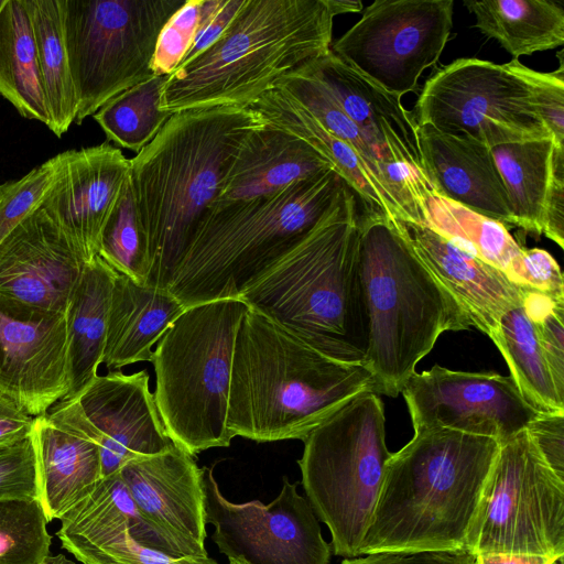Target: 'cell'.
<instances>
[{
	"mask_svg": "<svg viewBox=\"0 0 564 564\" xmlns=\"http://www.w3.org/2000/svg\"><path fill=\"white\" fill-rule=\"evenodd\" d=\"M263 124L249 107L180 111L130 160L131 187L148 241L149 285L167 286L239 149Z\"/></svg>",
	"mask_w": 564,
	"mask_h": 564,
	"instance_id": "1",
	"label": "cell"
},
{
	"mask_svg": "<svg viewBox=\"0 0 564 564\" xmlns=\"http://www.w3.org/2000/svg\"><path fill=\"white\" fill-rule=\"evenodd\" d=\"M239 297L324 356L364 365L368 322L358 202L347 184L319 220Z\"/></svg>",
	"mask_w": 564,
	"mask_h": 564,
	"instance_id": "2",
	"label": "cell"
},
{
	"mask_svg": "<svg viewBox=\"0 0 564 564\" xmlns=\"http://www.w3.org/2000/svg\"><path fill=\"white\" fill-rule=\"evenodd\" d=\"M376 393L361 364L324 356L249 307L232 354L226 425L256 442L304 440L358 394Z\"/></svg>",
	"mask_w": 564,
	"mask_h": 564,
	"instance_id": "3",
	"label": "cell"
},
{
	"mask_svg": "<svg viewBox=\"0 0 564 564\" xmlns=\"http://www.w3.org/2000/svg\"><path fill=\"white\" fill-rule=\"evenodd\" d=\"M500 442L449 429L415 431L392 453L358 554L465 550Z\"/></svg>",
	"mask_w": 564,
	"mask_h": 564,
	"instance_id": "4",
	"label": "cell"
},
{
	"mask_svg": "<svg viewBox=\"0 0 564 564\" xmlns=\"http://www.w3.org/2000/svg\"><path fill=\"white\" fill-rule=\"evenodd\" d=\"M334 17L327 0H245L221 36L167 77L162 111L248 107L330 50Z\"/></svg>",
	"mask_w": 564,
	"mask_h": 564,
	"instance_id": "5",
	"label": "cell"
},
{
	"mask_svg": "<svg viewBox=\"0 0 564 564\" xmlns=\"http://www.w3.org/2000/svg\"><path fill=\"white\" fill-rule=\"evenodd\" d=\"M358 227L368 322L364 366L375 379L376 393L394 398L443 333L471 325L414 253L397 219L358 208Z\"/></svg>",
	"mask_w": 564,
	"mask_h": 564,
	"instance_id": "6",
	"label": "cell"
},
{
	"mask_svg": "<svg viewBox=\"0 0 564 564\" xmlns=\"http://www.w3.org/2000/svg\"><path fill=\"white\" fill-rule=\"evenodd\" d=\"M345 184L328 169L265 197L210 207L166 289L185 307L239 297L319 220Z\"/></svg>",
	"mask_w": 564,
	"mask_h": 564,
	"instance_id": "7",
	"label": "cell"
},
{
	"mask_svg": "<svg viewBox=\"0 0 564 564\" xmlns=\"http://www.w3.org/2000/svg\"><path fill=\"white\" fill-rule=\"evenodd\" d=\"M248 310L240 297L188 306L153 351L156 408L169 436L192 456L234 438L226 425L231 364Z\"/></svg>",
	"mask_w": 564,
	"mask_h": 564,
	"instance_id": "8",
	"label": "cell"
},
{
	"mask_svg": "<svg viewBox=\"0 0 564 564\" xmlns=\"http://www.w3.org/2000/svg\"><path fill=\"white\" fill-rule=\"evenodd\" d=\"M384 424L380 395L366 391L303 440L297 460L303 489L315 516L330 531L334 553L345 558L359 556L392 454Z\"/></svg>",
	"mask_w": 564,
	"mask_h": 564,
	"instance_id": "9",
	"label": "cell"
},
{
	"mask_svg": "<svg viewBox=\"0 0 564 564\" xmlns=\"http://www.w3.org/2000/svg\"><path fill=\"white\" fill-rule=\"evenodd\" d=\"M80 124L108 100L155 76L162 28L185 0H62Z\"/></svg>",
	"mask_w": 564,
	"mask_h": 564,
	"instance_id": "10",
	"label": "cell"
},
{
	"mask_svg": "<svg viewBox=\"0 0 564 564\" xmlns=\"http://www.w3.org/2000/svg\"><path fill=\"white\" fill-rule=\"evenodd\" d=\"M465 550L564 555V479L527 430L500 444Z\"/></svg>",
	"mask_w": 564,
	"mask_h": 564,
	"instance_id": "11",
	"label": "cell"
},
{
	"mask_svg": "<svg viewBox=\"0 0 564 564\" xmlns=\"http://www.w3.org/2000/svg\"><path fill=\"white\" fill-rule=\"evenodd\" d=\"M412 113L417 126L489 148L552 139L529 85L507 63L458 58L438 68L425 82Z\"/></svg>",
	"mask_w": 564,
	"mask_h": 564,
	"instance_id": "12",
	"label": "cell"
},
{
	"mask_svg": "<svg viewBox=\"0 0 564 564\" xmlns=\"http://www.w3.org/2000/svg\"><path fill=\"white\" fill-rule=\"evenodd\" d=\"M453 0H376L330 51L400 98L436 64L453 26Z\"/></svg>",
	"mask_w": 564,
	"mask_h": 564,
	"instance_id": "13",
	"label": "cell"
},
{
	"mask_svg": "<svg viewBox=\"0 0 564 564\" xmlns=\"http://www.w3.org/2000/svg\"><path fill=\"white\" fill-rule=\"evenodd\" d=\"M206 523L214 525L213 541L229 560L246 564H328L330 544L321 532L297 482L283 477L278 497L269 505L252 500L235 503L219 490L213 469L202 467Z\"/></svg>",
	"mask_w": 564,
	"mask_h": 564,
	"instance_id": "14",
	"label": "cell"
},
{
	"mask_svg": "<svg viewBox=\"0 0 564 564\" xmlns=\"http://www.w3.org/2000/svg\"><path fill=\"white\" fill-rule=\"evenodd\" d=\"M414 432L449 429L501 443L539 414L511 376L451 370L435 365L414 371L401 391Z\"/></svg>",
	"mask_w": 564,
	"mask_h": 564,
	"instance_id": "15",
	"label": "cell"
},
{
	"mask_svg": "<svg viewBox=\"0 0 564 564\" xmlns=\"http://www.w3.org/2000/svg\"><path fill=\"white\" fill-rule=\"evenodd\" d=\"M85 263L40 204L0 242V308L22 317L66 313Z\"/></svg>",
	"mask_w": 564,
	"mask_h": 564,
	"instance_id": "16",
	"label": "cell"
},
{
	"mask_svg": "<svg viewBox=\"0 0 564 564\" xmlns=\"http://www.w3.org/2000/svg\"><path fill=\"white\" fill-rule=\"evenodd\" d=\"M145 369L131 375L110 370L97 375L75 397L99 446L101 477L118 473L128 462L175 446L150 390Z\"/></svg>",
	"mask_w": 564,
	"mask_h": 564,
	"instance_id": "17",
	"label": "cell"
},
{
	"mask_svg": "<svg viewBox=\"0 0 564 564\" xmlns=\"http://www.w3.org/2000/svg\"><path fill=\"white\" fill-rule=\"evenodd\" d=\"M56 178L41 206L85 262L99 253L104 228L130 176V160L108 142L59 153Z\"/></svg>",
	"mask_w": 564,
	"mask_h": 564,
	"instance_id": "18",
	"label": "cell"
},
{
	"mask_svg": "<svg viewBox=\"0 0 564 564\" xmlns=\"http://www.w3.org/2000/svg\"><path fill=\"white\" fill-rule=\"evenodd\" d=\"M67 312L22 317L0 308V391L30 415L70 391Z\"/></svg>",
	"mask_w": 564,
	"mask_h": 564,
	"instance_id": "19",
	"label": "cell"
},
{
	"mask_svg": "<svg viewBox=\"0 0 564 564\" xmlns=\"http://www.w3.org/2000/svg\"><path fill=\"white\" fill-rule=\"evenodd\" d=\"M119 474L143 518L183 557L208 556L202 467L175 445L124 464Z\"/></svg>",
	"mask_w": 564,
	"mask_h": 564,
	"instance_id": "20",
	"label": "cell"
},
{
	"mask_svg": "<svg viewBox=\"0 0 564 564\" xmlns=\"http://www.w3.org/2000/svg\"><path fill=\"white\" fill-rule=\"evenodd\" d=\"M39 501L47 522L61 519L101 477L99 446L75 398L36 416L32 430Z\"/></svg>",
	"mask_w": 564,
	"mask_h": 564,
	"instance_id": "21",
	"label": "cell"
},
{
	"mask_svg": "<svg viewBox=\"0 0 564 564\" xmlns=\"http://www.w3.org/2000/svg\"><path fill=\"white\" fill-rule=\"evenodd\" d=\"M300 67L326 87L386 163L403 165L427 183L419 149L417 126L399 96L361 75L330 50Z\"/></svg>",
	"mask_w": 564,
	"mask_h": 564,
	"instance_id": "22",
	"label": "cell"
},
{
	"mask_svg": "<svg viewBox=\"0 0 564 564\" xmlns=\"http://www.w3.org/2000/svg\"><path fill=\"white\" fill-rule=\"evenodd\" d=\"M397 221L417 258L464 308L470 325L496 344L501 317L522 303L523 291L427 226Z\"/></svg>",
	"mask_w": 564,
	"mask_h": 564,
	"instance_id": "23",
	"label": "cell"
},
{
	"mask_svg": "<svg viewBox=\"0 0 564 564\" xmlns=\"http://www.w3.org/2000/svg\"><path fill=\"white\" fill-rule=\"evenodd\" d=\"M416 132L423 171L432 191L513 226L507 191L491 148L467 137L443 133L429 124L417 126Z\"/></svg>",
	"mask_w": 564,
	"mask_h": 564,
	"instance_id": "24",
	"label": "cell"
},
{
	"mask_svg": "<svg viewBox=\"0 0 564 564\" xmlns=\"http://www.w3.org/2000/svg\"><path fill=\"white\" fill-rule=\"evenodd\" d=\"M248 107L264 123L302 139L323 155L355 193L359 209L380 210L397 220L409 221L401 200L388 182L286 93L274 87Z\"/></svg>",
	"mask_w": 564,
	"mask_h": 564,
	"instance_id": "25",
	"label": "cell"
},
{
	"mask_svg": "<svg viewBox=\"0 0 564 564\" xmlns=\"http://www.w3.org/2000/svg\"><path fill=\"white\" fill-rule=\"evenodd\" d=\"M328 169L305 141L264 123L245 140L212 207L265 197Z\"/></svg>",
	"mask_w": 564,
	"mask_h": 564,
	"instance_id": "26",
	"label": "cell"
},
{
	"mask_svg": "<svg viewBox=\"0 0 564 564\" xmlns=\"http://www.w3.org/2000/svg\"><path fill=\"white\" fill-rule=\"evenodd\" d=\"M186 307L166 289L116 272L102 364L110 370L152 360V347Z\"/></svg>",
	"mask_w": 564,
	"mask_h": 564,
	"instance_id": "27",
	"label": "cell"
},
{
	"mask_svg": "<svg viewBox=\"0 0 564 564\" xmlns=\"http://www.w3.org/2000/svg\"><path fill=\"white\" fill-rule=\"evenodd\" d=\"M414 202L420 224L501 271L522 291H531L525 248L514 240L508 226L438 195L424 183L416 187Z\"/></svg>",
	"mask_w": 564,
	"mask_h": 564,
	"instance_id": "28",
	"label": "cell"
},
{
	"mask_svg": "<svg viewBox=\"0 0 564 564\" xmlns=\"http://www.w3.org/2000/svg\"><path fill=\"white\" fill-rule=\"evenodd\" d=\"M116 271L99 256L86 262L67 310L70 391L78 395L102 364Z\"/></svg>",
	"mask_w": 564,
	"mask_h": 564,
	"instance_id": "29",
	"label": "cell"
},
{
	"mask_svg": "<svg viewBox=\"0 0 564 564\" xmlns=\"http://www.w3.org/2000/svg\"><path fill=\"white\" fill-rule=\"evenodd\" d=\"M59 541L93 540L129 530L139 544L180 558V552L141 514L119 471L102 477L93 490L61 519Z\"/></svg>",
	"mask_w": 564,
	"mask_h": 564,
	"instance_id": "30",
	"label": "cell"
},
{
	"mask_svg": "<svg viewBox=\"0 0 564 564\" xmlns=\"http://www.w3.org/2000/svg\"><path fill=\"white\" fill-rule=\"evenodd\" d=\"M475 26L513 59L564 44V9L551 0H465Z\"/></svg>",
	"mask_w": 564,
	"mask_h": 564,
	"instance_id": "31",
	"label": "cell"
},
{
	"mask_svg": "<svg viewBox=\"0 0 564 564\" xmlns=\"http://www.w3.org/2000/svg\"><path fill=\"white\" fill-rule=\"evenodd\" d=\"M0 95L22 117L50 127L33 26L24 0H7L0 11Z\"/></svg>",
	"mask_w": 564,
	"mask_h": 564,
	"instance_id": "32",
	"label": "cell"
},
{
	"mask_svg": "<svg viewBox=\"0 0 564 564\" xmlns=\"http://www.w3.org/2000/svg\"><path fill=\"white\" fill-rule=\"evenodd\" d=\"M553 139L500 144L491 152L503 181L513 226L540 236L554 177Z\"/></svg>",
	"mask_w": 564,
	"mask_h": 564,
	"instance_id": "33",
	"label": "cell"
},
{
	"mask_svg": "<svg viewBox=\"0 0 564 564\" xmlns=\"http://www.w3.org/2000/svg\"><path fill=\"white\" fill-rule=\"evenodd\" d=\"M37 50L40 74L51 118L50 130L61 138L75 121L77 96L64 34L62 0H24Z\"/></svg>",
	"mask_w": 564,
	"mask_h": 564,
	"instance_id": "34",
	"label": "cell"
},
{
	"mask_svg": "<svg viewBox=\"0 0 564 564\" xmlns=\"http://www.w3.org/2000/svg\"><path fill=\"white\" fill-rule=\"evenodd\" d=\"M495 345L523 399L539 413L564 414V394L556 388L534 325L522 303L501 317Z\"/></svg>",
	"mask_w": 564,
	"mask_h": 564,
	"instance_id": "35",
	"label": "cell"
},
{
	"mask_svg": "<svg viewBox=\"0 0 564 564\" xmlns=\"http://www.w3.org/2000/svg\"><path fill=\"white\" fill-rule=\"evenodd\" d=\"M169 76H153L108 100L94 115L107 139L134 152L141 151L171 117L162 111Z\"/></svg>",
	"mask_w": 564,
	"mask_h": 564,
	"instance_id": "36",
	"label": "cell"
},
{
	"mask_svg": "<svg viewBox=\"0 0 564 564\" xmlns=\"http://www.w3.org/2000/svg\"><path fill=\"white\" fill-rule=\"evenodd\" d=\"M274 87L295 99L325 129L347 143L377 174L388 182L404 208L400 194L389 177L393 164L384 162L362 131L346 116L332 94L317 78L302 67H297L282 76Z\"/></svg>",
	"mask_w": 564,
	"mask_h": 564,
	"instance_id": "37",
	"label": "cell"
},
{
	"mask_svg": "<svg viewBox=\"0 0 564 564\" xmlns=\"http://www.w3.org/2000/svg\"><path fill=\"white\" fill-rule=\"evenodd\" d=\"M98 256L116 272L148 284L150 257L130 176L104 228Z\"/></svg>",
	"mask_w": 564,
	"mask_h": 564,
	"instance_id": "38",
	"label": "cell"
},
{
	"mask_svg": "<svg viewBox=\"0 0 564 564\" xmlns=\"http://www.w3.org/2000/svg\"><path fill=\"white\" fill-rule=\"evenodd\" d=\"M39 500H0V564H39L51 535Z\"/></svg>",
	"mask_w": 564,
	"mask_h": 564,
	"instance_id": "39",
	"label": "cell"
},
{
	"mask_svg": "<svg viewBox=\"0 0 564 564\" xmlns=\"http://www.w3.org/2000/svg\"><path fill=\"white\" fill-rule=\"evenodd\" d=\"M61 543L82 564H218L209 556H169L139 544L127 529L93 540H65Z\"/></svg>",
	"mask_w": 564,
	"mask_h": 564,
	"instance_id": "40",
	"label": "cell"
},
{
	"mask_svg": "<svg viewBox=\"0 0 564 564\" xmlns=\"http://www.w3.org/2000/svg\"><path fill=\"white\" fill-rule=\"evenodd\" d=\"M522 305L534 325L556 388L564 394V300L523 291Z\"/></svg>",
	"mask_w": 564,
	"mask_h": 564,
	"instance_id": "41",
	"label": "cell"
},
{
	"mask_svg": "<svg viewBox=\"0 0 564 564\" xmlns=\"http://www.w3.org/2000/svg\"><path fill=\"white\" fill-rule=\"evenodd\" d=\"M560 66L551 73L531 69L512 59L507 63L529 85L540 119L556 147L564 148V66L563 51L558 53Z\"/></svg>",
	"mask_w": 564,
	"mask_h": 564,
	"instance_id": "42",
	"label": "cell"
},
{
	"mask_svg": "<svg viewBox=\"0 0 564 564\" xmlns=\"http://www.w3.org/2000/svg\"><path fill=\"white\" fill-rule=\"evenodd\" d=\"M203 0H185L162 28L152 59L155 76H170L182 64L197 30Z\"/></svg>",
	"mask_w": 564,
	"mask_h": 564,
	"instance_id": "43",
	"label": "cell"
},
{
	"mask_svg": "<svg viewBox=\"0 0 564 564\" xmlns=\"http://www.w3.org/2000/svg\"><path fill=\"white\" fill-rule=\"evenodd\" d=\"M39 500L37 460L32 433L0 446V500Z\"/></svg>",
	"mask_w": 564,
	"mask_h": 564,
	"instance_id": "44",
	"label": "cell"
},
{
	"mask_svg": "<svg viewBox=\"0 0 564 564\" xmlns=\"http://www.w3.org/2000/svg\"><path fill=\"white\" fill-rule=\"evenodd\" d=\"M243 2L245 0H203L194 40L181 65L197 57L219 39Z\"/></svg>",
	"mask_w": 564,
	"mask_h": 564,
	"instance_id": "45",
	"label": "cell"
},
{
	"mask_svg": "<svg viewBox=\"0 0 564 564\" xmlns=\"http://www.w3.org/2000/svg\"><path fill=\"white\" fill-rule=\"evenodd\" d=\"M525 430L546 463L564 479V414L539 413Z\"/></svg>",
	"mask_w": 564,
	"mask_h": 564,
	"instance_id": "46",
	"label": "cell"
},
{
	"mask_svg": "<svg viewBox=\"0 0 564 564\" xmlns=\"http://www.w3.org/2000/svg\"><path fill=\"white\" fill-rule=\"evenodd\" d=\"M474 555L466 550L379 552L344 558L340 564H473Z\"/></svg>",
	"mask_w": 564,
	"mask_h": 564,
	"instance_id": "47",
	"label": "cell"
},
{
	"mask_svg": "<svg viewBox=\"0 0 564 564\" xmlns=\"http://www.w3.org/2000/svg\"><path fill=\"white\" fill-rule=\"evenodd\" d=\"M542 234L564 248V148L556 145L554 177L545 206Z\"/></svg>",
	"mask_w": 564,
	"mask_h": 564,
	"instance_id": "48",
	"label": "cell"
},
{
	"mask_svg": "<svg viewBox=\"0 0 564 564\" xmlns=\"http://www.w3.org/2000/svg\"><path fill=\"white\" fill-rule=\"evenodd\" d=\"M35 417L0 391V446L30 435Z\"/></svg>",
	"mask_w": 564,
	"mask_h": 564,
	"instance_id": "49",
	"label": "cell"
},
{
	"mask_svg": "<svg viewBox=\"0 0 564 564\" xmlns=\"http://www.w3.org/2000/svg\"><path fill=\"white\" fill-rule=\"evenodd\" d=\"M563 556L522 553H479L473 564H562Z\"/></svg>",
	"mask_w": 564,
	"mask_h": 564,
	"instance_id": "50",
	"label": "cell"
},
{
	"mask_svg": "<svg viewBox=\"0 0 564 564\" xmlns=\"http://www.w3.org/2000/svg\"><path fill=\"white\" fill-rule=\"evenodd\" d=\"M327 3L334 15L362 10V2L358 0H327Z\"/></svg>",
	"mask_w": 564,
	"mask_h": 564,
	"instance_id": "51",
	"label": "cell"
},
{
	"mask_svg": "<svg viewBox=\"0 0 564 564\" xmlns=\"http://www.w3.org/2000/svg\"><path fill=\"white\" fill-rule=\"evenodd\" d=\"M39 564H75L73 561L67 558L63 554L57 555H47L41 563Z\"/></svg>",
	"mask_w": 564,
	"mask_h": 564,
	"instance_id": "52",
	"label": "cell"
},
{
	"mask_svg": "<svg viewBox=\"0 0 564 564\" xmlns=\"http://www.w3.org/2000/svg\"><path fill=\"white\" fill-rule=\"evenodd\" d=\"M229 564H246V563L241 560H229Z\"/></svg>",
	"mask_w": 564,
	"mask_h": 564,
	"instance_id": "53",
	"label": "cell"
},
{
	"mask_svg": "<svg viewBox=\"0 0 564 564\" xmlns=\"http://www.w3.org/2000/svg\"><path fill=\"white\" fill-rule=\"evenodd\" d=\"M3 192H4V184H1L0 185V199H1L2 195H3Z\"/></svg>",
	"mask_w": 564,
	"mask_h": 564,
	"instance_id": "54",
	"label": "cell"
},
{
	"mask_svg": "<svg viewBox=\"0 0 564 564\" xmlns=\"http://www.w3.org/2000/svg\"><path fill=\"white\" fill-rule=\"evenodd\" d=\"M7 0H0V11L1 9L3 8L4 3H6Z\"/></svg>",
	"mask_w": 564,
	"mask_h": 564,
	"instance_id": "55",
	"label": "cell"
}]
</instances>
